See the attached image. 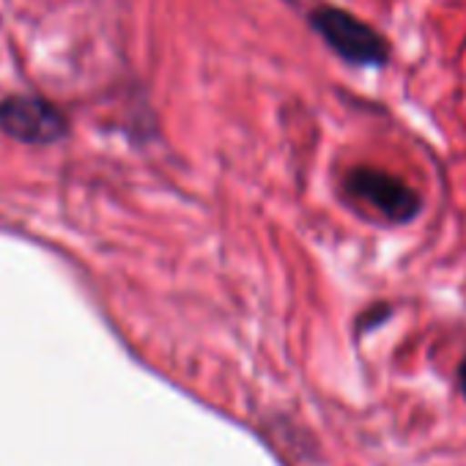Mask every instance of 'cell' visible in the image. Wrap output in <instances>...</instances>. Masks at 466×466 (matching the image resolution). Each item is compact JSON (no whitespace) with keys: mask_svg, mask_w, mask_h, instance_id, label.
I'll return each instance as SVG.
<instances>
[{"mask_svg":"<svg viewBox=\"0 0 466 466\" xmlns=\"http://www.w3.org/2000/svg\"><path fill=\"white\" fill-rule=\"evenodd\" d=\"M0 129L23 143H56L69 124L58 107L36 96H15L0 105Z\"/></svg>","mask_w":466,"mask_h":466,"instance_id":"cell-3","label":"cell"},{"mask_svg":"<svg viewBox=\"0 0 466 466\" xmlns=\"http://www.w3.org/2000/svg\"><path fill=\"white\" fill-rule=\"evenodd\" d=\"M346 189L390 222H409L420 214V195L387 170L370 165L354 167L346 176Z\"/></svg>","mask_w":466,"mask_h":466,"instance_id":"cell-2","label":"cell"},{"mask_svg":"<svg viewBox=\"0 0 466 466\" xmlns=\"http://www.w3.org/2000/svg\"><path fill=\"white\" fill-rule=\"evenodd\" d=\"M458 376H461V390H463V395H466V362L461 365V370H458Z\"/></svg>","mask_w":466,"mask_h":466,"instance_id":"cell-4","label":"cell"},{"mask_svg":"<svg viewBox=\"0 0 466 466\" xmlns=\"http://www.w3.org/2000/svg\"><path fill=\"white\" fill-rule=\"evenodd\" d=\"M319 36L349 64L354 66H384L390 61V45L381 34H376L362 20L351 17L349 12L321 6L310 17Z\"/></svg>","mask_w":466,"mask_h":466,"instance_id":"cell-1","label":"cell"}]
</instances>
